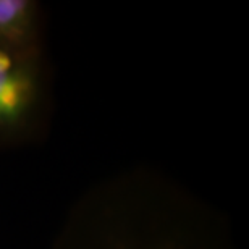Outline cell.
I'll use <instances>...</instances> for the list:
<instances>
[{"mask_svg":"<svg viewBox=\"0 0 249 249\" xmlns=\"http://www.w3.org/2000/svg\"><path fill=\"white\" fill-rule=\"evenodd\" d=\"M51 249H233L227 218L147 167L104 178L73 204Z\"/></svg>","mask_w":249,"mask_h":249,"instance_id":"6da1fadb","label":"cell"},{"mask_svg":"<svg viewBox=\"0 0 249 249\" xmlns=\"http://www.w3.org/2000/svg\"><path fill=\"white\" fill-rule=\"evenodd\" d=\"M46 58L0 51V149L36 142L51 112Z\"/></svg>","mask_w":249,"mask_h":249,"instance_id":"7a4b0ae2","label":"cell"},{"mask_svg":"<svg viewBox=\"0 0 249 249\" xmlns=\"http://www.w3.org/2000/svg\"><path fill=\"white\" fill-rule=\"evenodd\" d=\"M0 51L44 58V10L34 0H0Z\"/></svg>","mask_w":249,"mask_h":249,"instance_id":"3957f363","label":"cell"}]
</instances>
